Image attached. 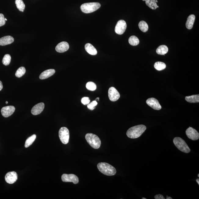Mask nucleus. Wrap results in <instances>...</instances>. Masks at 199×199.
Returning <instances> with one entry per match:
<instances>
[{
  "instance_id": "4468645a",
  "label": "nucleus",
  "mask_w": 199,
  "mask_h": 199,
  "mask_svg": "<svg viewBox=\"0 0 199 199\" xmlns=\"http://www.w3.org/2000/svg\"><path fill=\"white\" fill-rule=\"evenodd\" d=\"M45 105L43 103H40L35 105L33 107L31 110V113L33 115H37L40 114L43 111Z\"/></svg>"
},
{
  "instance_id": "9b49d317",
  "label": "nucleus",
  "mask_w": 199,
  "mask_h": 199,
  "mask_svg": "<svg viewBox=\"0 0 199 199\" xmlns=\"http://www.w3.org/2000/svg\"><path fill=\"white\" fill-rule=\"evenodd\" d=\"M146 103L148 106L154 110H159L161 108V107L159 104V101L154 98H150L147 100Z\"/></svg>"
},
{
  "instance_id": "a878e982",
  "label": "nucleus",
  "mask_w": 199,
  "mask_h": 199,
  "mask_svg": "<svg viewBox=\"0 0 199 199\" xmlns=\"http://www.w3.org/2000/svg\"><path fill=\"white\" fill-rule=\"evenodd\" d=\"M15 4L17 8L20 11L22 12H24L25 8V5L24 4L22 0H16Z\"/></svg>"
},
{
  "instance_id": "aec40b11",
  "label": "nucleus",
  "mask_w": 199,
  "mask_h": 199,
  "mask_svg": "<svg viewBox=\"0 0 199 199\" xmlns=\"http://www.w3.org/2000/svg\"><path fill=\"white\" fill-rule=\"evenodd\" d=\"M168 48L167 46L161 45L157 48L156 50V52L158 54L165 55L168 52Z\"/></svg>"
},
{
  "instance_id": "6ab92c4d",
  "label": "nucleus",
  "mask_w": 199,
  "mask_h": 199,
  "mask_svg": "<svg viewBox=\"0 0 199 199\" xmlns=\"http://www.w3.org/2000/svg\"><path fill=\"white\" fill-rule=\"evenodd\" d=\"M195 19V16L194 15H191L188 17L186 24V27L187 29L190 30L193 28Z\"/></svg>"
},
{
  "instance_id": "f704fd0d",
  "label": "nucleus",
  "mask_w": 199,
  "mask_h": 199,
  "mask_svg": "<svg viewBox=\"0 0 199 199\" xmlns=\"http://www.w3.org/2000/svg\"><path fill=\"white\" fill-rule=\"evenodd\" d=\"M3 87L2 83L1 81H0V91L2 89Z\"/></svg>"
},
{
  "instance_id": "ddd939ff",
  "label": "nucleus",
  "mask_w": 199,
  "mask_h": 199,
  "mask_svg": "<svg viewBox=\"0 0 199 199\" xmlns=\"http://www.w3.org/2000/svg\"><path fill=\"white\" fill-rule=\"evenodd\" d=\"M15 110V108L13 106L5 107L2 108V114L5 117H8L13 114Z\"/></svg>"
},
{
  "instance_id": "2f4dec72",
  "label": "nucleus",
  "mask_w": 199,
  "mask_h": 199,
  "mask_svg": "<svg viewBox=\"0 0 199 199\" xmlns=\"http://www.w3.org/2000/svg\"><path fill=\"white\" fill-rule=\"evenodd\" d=\"M6 23V20L4 15L3 14H0V27L4 25Z\"/></svg>"
},
{
  "instance_id": "cd10ccee",
  "label": "nucleus",
  "mask_w": 199,
  "mask_h": 199,
  "mask_svg": "<svg viewBox=\"0 0 199 199\" xmlns=\"http://www.w3.org/2000/svg\"><path fill=\"white\" fill-rule=\"evenodd\" d=\"M26 70L24 67H20L16 72L15 75L17 78L22 77L25 74Z\"/></svg>"
},
{
  "instance_id": "393cba45",
  "label": "nucleus",
  "mask_w": 199,
  "mask_h": 199,
  "mask_svg": "<svg viewBox=\"0 0 199 199\" xmlns=\"http://www.w3.org/2000/svg\"><path fill=\"white\" fill-rule=\"evenodd\" d=\"M128 42L129 44L132 46L137 45L139 43V40L138 37L134 35L129 37Z\"/></svg>"
},
{
  "instance_id": "0eeeda50",
  "label": "nucleus",
  "mask_w": 199,
  "mask_h": 199,
  "mask_svg": "<svg viewBox=\"0 0 199 199\" xmlns=\"http://www.w3.org/2000/svg\"><path fill=\"white\" fill-rule=\"evenodd\" d=\"M61 179L64 182H72L74 184H77L79 183V179L74 174H64L62 175Z\"/></svg>"
},
{
  "instance_id": "7c9ffc66",
  "label": "nucleus",
  "mask_w": 199,
  "mask_h": 199,
  "mask_svg": "<svg viewBox=\"0 0 199 199\" xmlns=\"http://www.w3.org/2000/svg\"><path fill=\"white\" fill-rule=\"evenodd\" d=\"M97 104V102L96 101H93L91 103H89L88 104V108L89 109L93 110L95 109V107L96 106Z\"/></svg>"
},
{
  "instance_id": "f257e3e1",
  "label": "nucleus",
  "mask_w": 199,
  "mask_h": 199,
  "mask_svg": "<svg viewBox=\"0 0 199 199\" xmlns=\"http://www.w3.org/2000/svg\"><path fill=\"white\" fill-rule=\"evenodd\" d=\"M146 129V127L143 125L135 126L128 129L127 135L128 137L131 139L137 138L143 134Z\"/></svg>"
},
{
  "instance_id": "c85d7f7f",
  "label": "nucleus",
  "mask_w": 199,
  "mask_h": 199,
  "mask_svg": "<svg viewBox=\"0 0 199 199\" xmlns=\"http://www.w3.org/2000/svg\"><path fill=\"white\" fill-rule=\"evenodd\" d=\"M11 57L10 55L7 54L5 55L3 57L2 60V63L5 66H8L9 64L11 61Z\"/></svg>"
},
{
  "instance_id": "1a4fd4ad",
  "label": "nucleus",
  "mask_w": 199,
  "mask_h": 199,
  "mask_svg": "<svg viewBox=\"0 0 199 199\" xmlns=\"http://www.w3.org/2000/svg\"><path fill=\"white\" fill-rule=\"evenodd\" d=\"M109 98L112 102H115L118 100L120 97V93L114 87L110 88L108 91Z\"/></svg>"
},
{
  "instance_id": "6e6552de",
  "label": "nucleus",
  "mask_w": 199,
  "mask_h": 199,
  "mask_svg": "<svg viewBox=\"0 0 199 199\" xmlns=\"http://www.w3.org/2000/svg\"><path fill=\"white\" fill-rule=\"evenodd\" d=\"M127 27V24L125 21L122 20H119L115 26V33L119 35L122 34L125 32Z\"/></svg>"
},
{
  "instance_id": "e433bc0d",
  "label": "nucleus",
  "mask_w": 199,
  "mask_h": 199,
  "mask_svg": "<svg viewBox=\"0 0 199 199\" xmlns=\"http://www.w3.org/2000/svg\"><path fill=\"white\" fill-rule=\"evenodd\" d=\"M196 182L198 184V185H199V179H197L196 180Z\"/></svg>"
},
{
  "instance_id": "f03ea898",
  "label": "nucleus",
  "mask_w": 199,
  "mask_h": 199,
  "mask_svg": "<svg viewBox=\"0 0 199 199\" xmlns=\"http://www.w3.org/2000/svg\"><path fill=\"white\" fill-rule=\"evenodd\" d=\"M97 167L100 172L106 175L113 176L117 173L116 169L107 163H100L98 164Z\"/></svg>"
},
{
  "instance_id": "473e14b6",
  "label": "nucleus",
  "mask_w": 199,
  "mask_h": 199,
  "mask_svg": "<svg viewBox=\"0 0 199 199\" xmlns=\"http://www.w3.org/2000/svg\"><path fill=\"white\" fill-rule=\"evenodd\" d=\"M81 102L85 105H88L90 103L89 98L88 97H84L81 99Z\"/></svg>"
},
{
  "instance_id": "a211bd4d",
  "label": "nucleus",
  "mask_w": 199,
  "mask_h": 199,
  "mask_svg": "<svg viewBox=\"0 0 199 199\" xmlns=\"http://www.w3.org/2000/svg\"><path fill=\"white\" fill-rule=\"evenodd\" d=\"M85 49L89 54L95 56L97 54L96 49L94 46L90 43H87L85 45Z\"/></svg>"
},
{
  "instance_id": "58836bf2",
  "label": "nucleus",
  "mask_w": 199,
  "mask_h": 199,
  "mask_svg": "<svg viewBox=\"0 0 199 199\" xmlns=\"http://www.w3.org/2000/svg\"><path fill=\"white\" fill-rule=\"evenodd\" d=\"M8 102H7V101H6V104H8Z\"/></svg>"
},
{
  "instance_id": "c756f323",
  "label": "nucleus",
  "mask_w": 199,
  "mask_h": 199,
  "mask_svg": "<svg viewBox=\"0 0 199 199\" xmlns=\"http://www.w3.org/2000/svg\"><path fill=\"white\" fill-rule=\"evenodd\" d=\"M86 88L88 90L93 91L96 90L97 86L95 83L92 81H89L87 83Z\"/></svg>"
},
{
  "instance_id": "dca6fc26",
  "label": "nucleus",
  "mask_w": 199,
  "mask_h": 199,
  "mask_svg": "<svg viewBox=\"0 0 199 199\" xmlns=\"http://www.w3.org/2000/svg\"><path fill=\"white\" fill-rule=\"evenodd\" d=\"M14 41V39L11 36H6L0 38V45L5 46L11 44Z\"/></svg>"
},
{
  "instance_id": "4be33fe9",
  "label": "nucleus",
  "mask_w": 199,
  "mask_h": 199,
  "mask_svg": "<svg viewBox=\"0 0 199 199\" xmlns=\"http://www.w3.org/2000/svg\"><path fill=\"white\" fill-rule=\"evenodd\" d=\"M186 101L190 103H197L199 102V95H193L185 97Z\"/></svg>"
},
{
  "instance_id": "a19ab883",
  "label": "nucleus",
  "mask_w": 199,
  "mask_h": 199,
  "mask_svg": "<svg viewBox=\"0 0 199 199\" xmlns=\"http://www.w3.org/2000/svg\"><path fill=\"white\" fill-rule=\"evenodd\" d=\"M5 20H6V21H7V19L6 18H5Z\"/></svg>"
},
{
  "instance_id": "f3484780",
  "label": "nucleus",
  "mask_w": 199,
  "mask_h": 199,
  "mask_svg": "<svg viewBox=\"0 0 199 199\" xmlns=\"http://www.w3.org/2000/svg\"><path fill=\"white\" fill-rule=\"evenodd\" d=\"M55 72H56V71L54 69H48V70L42 72L39 76V78L41 79H47L52 76L55 73Z\"/></svg>"
},
{
  "instance_id": "b1692460",
  "label": "nucleus",
  "mask_w": 199,
  "mask_h": 199,
  "mask_svg": "<svg viewBox=\"0 0 199 199\" xmlns=\"http://www.w3.org/2000/svg\"><path fill=\"white\" fill-rule=\"evenodd\" d=\"M36 138V135L34 134L31 136L29 137L26 140L25 143V147L27 148L30 146L32 144V143L34 141L35 139Z\"/></svg>"
},
{
  "instance_id": "2eb2a0df",
  "label": "nucleus",
  "mask_w": 199,
  "mask_h": 199,
  "mask_svg": "<svg viewBox=\"0 0 199 199\" xmlns=\"http://www.w3.org/2000/svg\"><path fill=\"white\" fill-rule=\"evenodd\" d=\"M69 46L67 42H63L59 43L56 46V50L57 52L63 53L68 50Z\"/></svg>"
},
{
  "instance_id": "f8f14e48",
  "label": "nucleus",
  "mask_w": 199,
  "mask_h": 199,
  "mask_svg": "<svg viewBox=\"0 0 199 199\" xmlns=\"http://www.w3.org/2000/svg\"><path fill=\"white\" fill-rule=\"evenodd\" d=\"M5 180L9 184H13L17 180V173L14 171L8 172L5 175Z\"/></svg>"
},
{
  "instance_id": "9d476101",
  "label": "nucleus",
  "mask_w": 199,
  "mask_h": 199,
  "mask_svg": "<svg viewBox=\"0 0 199 199\" xmlns=\"http://www.w3.org/2000/svg\"><path fill=\"white\" fill-rule=\"evenodd\" d=\"M186 134L188 137L193 141H196L199 138V134L198 131L191 127L186 129Z\"/></svg>"
},
{
  "instance_id": "4c0bfd02",
  "label": "nucleus",
  "mask_w": 199,
  "mask_h": 199,
  "mask_svg": "<svg viewBox=\"0 0 199 199\" xmlns=\"http://www.w3.org/2000/svg\"><path fill=\"white\" fill-rule=\"evenodd\" d=\"M155 2L156 3L158 2V1H157V0H155Z\"/></svg>"
},
{
  "instance_id": "c9c22d12",
  "label": "nucleus",
  "mask_w": 199,
  "mask_h": 199,
  "mask_svg": "<svg viewBox=\"0 0 199 199\" xmlns=\"http://www.w3.org/2000/svg\"><path fill=\"white\" fill-rule=\"evenodd\" d=\"M166 199H172V197H168V196H167V198H166Z\"/></svg>"
},
{
  "instance_id": "412c9836",
  "label": "nucleus",
  "mask_w": 199,
  "mask_h": 199,
  "mask_svg": "<svg viewBox=\"0 0 199 199\" xmlns=\"http://www.w3.org/2000/svg\"><path fill=\"white\" fill-rule=\"evenodd\" d=\"M145 1L146 4L149 8L153 10H155L156 8H159L157 3L156 2L155 0H143Z\"/></svg>"
},
{
  "instance_id": "423d86ee",
  "label": "nucleus",
  "mask_w": 199,
  "mask_h": 199,
  "mask_svg": "<svg viewBox=\"0 0 199 199\" xmlns=\"http://www.w3.org/2000/svg\"><path fill=\"white\" fill-rule=\"evenodd\" d=\"M59 136L62 143L64 144H67L69 143V139L68 129L65 127L61 128L59 131Z\"/></svg>"
},
{
  "instance_id": "79ce46f5",
  "label": "nucleus",
  "mask_w": 199,
  "mask_h": 199,
  "mask_svg": "<svg viewBox=\"0 0 199 199\" xmlns=\"http://www.w3.org/2000/svg\"><path fill=\"white\" fill-rule=\"evenodd\" d=\"M198 177H199V174H198Z\"/></svg>"
},
{
  "instance_id": "bb28decb",
  "label": "nucleus",
  "mask_w": 199,
  "mask_h": 199,
  "mask_svg": "<svg viewBox=\"0 0 199 199\" xmlns=\"http://www.w3.org/2000/svg\"><path fill=\"white\" fill-rule=\"evenodd\" d=\"M166 66L164 63L157 62L154 63V67L157 71H162L166 68Z\"/></svg>"
},
{
  "instance_id": "7ed1b4c3",
  "label": "nucleus",
  "mask_w": 199,
  "mask_h": 199,
  "mask_svg": "<svg viewBox=\"0 0 199 199\" xmlns=\"http://www.w3.org/2000/svg\"><path fill=\"white\" fill-rule=\"evenodd\" d=\"M85 138L89 144L94 149H98L100 147V139L96 135L88 133L85 136Z\"/></svg>"
},
{
  "instance_id": "20e7f679",
  "label": "nucleus",
  "mask_w": 199,
  "mask_h": 199,
  "mask_svg": "<svg viewBox=\"0 0 199 199\" xmlns=\"http://www.w3.org/2000/svg\"><path fill=\"white\" fill-rule=\"evenodd\" d=\"M101 7L100 3L97 2L85 3L81 6V9L83 13H89L95 12Z\"/></svg>"
},
{
  "instance_id": "5701e85b",
  "label": "nucleus",
  "mask_w": 199,
  "mask_h": 199,
  "mask_svg": "<svg viewBox=\"0 0 199 199\" xmlns=\"http://www.w3.org/2000/svg\"><path fill=\"white\" fill-rule=\"evenodd\" d=\"M139 27L141 31L143 32H146L148 31L149 27L147 23L144 21H141L138 24Z\"/></svg>"
},
{
  "instance_id": "ea45409f",
  "label": "nucleus",
  "mask_w": 199,
  "mask_h": 199,
  "mask_svg": "<svg viewBox=\"0 0 199 199\" xmlns=\"http://www.w3.org/2000/svg\"><path fill=\"white\" fill-rule=\"evenodd\" d=\"M142 199H147V198H142Z\"/></svg>"
},
{
  "instance_id": "39448f33",
  "label": "nucleus",
  "mask_w": 199,
  "mask_h": 199,
  "mask_svg": "<svg viewBox=\"0 0 199 199\" xmlns=\"http://www.w3.org/2000/svg\"><path fill=\"white\" fill-rule=\"evenodd\" d=\"M173 141L175 146L181 151L186 154L189 153L190 152L191 149L183 139L175 137L174 138Z\"/></svg>"
},
{
  "instance_id": "72a5a7b5",
  "label": "nucleus",
  "mask_w": 199,
  "mask_h": 199,
  "mask_svg": "<svg viewBox=\"0 0 199 199\" xmlns=\"http://www.w3.org/2000/svg\"><path fill=\"white\" fill-rule=\"evenodd\" d=\"M154 198L155 199H165L164 196L161 194L156 195L154 196Z\"/></svg>"
}]
</instances>
